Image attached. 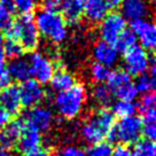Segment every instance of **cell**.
I'll list each match as a JSON object with an SVG mask.
<instances>
[{
	"instance_id": "1",
	"label": "cell",
	"mask_w": 156,
	"mask_h": 156,
	"mask_svg": "<svg viewBox=\"0 0 156 156\" xmlns=\"http://www.w3.org/2000/svg\"><path fill=\"white\" fill-rule=\"evenodd\" d=\"M115 124V115L107 108H100L88 117L84 123L80 133L85 141L90 145H94L103 141L107 138Z\"/></svg>"
},
{
	"instance_id": "2",
	"label": "cell",
	"mask_w": 156,
	"mask_h": 156,
	"mask_svg": "<svg viewBox=\"0 0 156 156\" xmlns=\"http://www.w3.org/2000/svg\"><path fill=\"white\" fill-rule=\"evenodd\" d=\"M86 88L83 84H75L67 91L58 92L54 99V105L60 116L66 119H73L82 112L86 102Z\"/></svg>"
},
{
	"instance_id": "3",
	"label": "cell",
	"mask_w": 156,
	"mask_h": 156,
	"mask_svg": "<svg viewBox=\"0 0 156 156\" xmlns=\"http://www.w3.org/2000/svg\"><path fill=\"white\" fill-rule=\"evenodd\" d=\"M34 23L39 34L54 44H60L64 41V39L68 36L67 22L58 12L39 10L36 15Z\"/></svg>"
},
{
	"instance_id": "4",
	"label": "cell",
	"mask_w": 156,
	"mask_h": 156,
	"mask_svg": "<svg viewBox=\"0 0 156 156\" xmlns=\"http://www.w3.org/2000/svg\"><path fill=\"white\" fill-rule=\"evenodd\" d=\"M8 39L19 40L24 51H34L40 43V34L31 15H21L6 30Z\"/></svg>"
},
{
	"instance_id": "5",
	"label": "cell",
	"mask_w": 156,
	"mask_h": 156,
	"mask_svg": "<svg viewBox=\"0 0 156 156\" xmlns=\"http://www.w3.org/2000/svg\"><path fill=\"white\" fill-rule=\"evenodd\" d=\"M142 136V123L140 117L129 116L121 118L119 122L114 124L108 133L107 139L110 142H121V145H134Z\"/></svg>"
},
{
	"instance_id": "6",
	"label": "cell",
	"mask_w": 156,
	"mask_h": 156,
	"mask_svg": "<svg viewBox=\"0 0 156 156\" xmlns=\"http://www.w3.org/2000/svg\"><path fill=\"white\" fill-rule=\"evenodd\" d=\"M107 82V86L112 91V95L118 98V100L133 101L139 94L134 82L132 80L131 75L127 73L125 70L112 71Z\"/></svg>"
},
{
	"instance_id": "7",
	"label": "cell",
	"mask_w": 156,
	"mask_h": 156,
	"mask_svg": "<svg viewBox=\"0 0 156 156\" xmlns=\"http://www.w3.org/2000/svg\"><path fill=\"white\" fill-rule=\"evenodd\" d=\"M54 121V116L52 110L44 106H36L29 108L25 112L23 123L27 129L37 131L39 133L48 131Z\"/></svg>"
},
{
	"instance_id": "8",
	"label": "cell",
	"mask_w": 156,
	"mask_h": 156,
	"mask_svg": "<svg viewBox=\"0 0 156 156\" xmlns=\"http://www.w3.org/2000/svg\"><path fill=\"white\" fill-rule=\"evenodd\" d=\"M126 29V20L119 13H109L100 22L99 34L103 41L115 45L118 37Z\"/></svg>"
},
{
	"instance_id": "9",
	"label": "cell",
	"mask_w": 156,
	"mask_h": 156,
	"mask_svg": "<svg viewBox=\"0 0 156 156\" xmlns=\"http://www.w3.org/2000/svg\"><path fill=\"white\" fill-rule=\"evenodd\" d=\"M30 76L34 77L40 84H47L51 82L55 71L52 60L40 52H34L29 58Z\"/></svg>"
},
{
	"instance_id": "10",
	"label": "cell",
	"mask_w": 156,
	"mask_h": 156,
	"mask_svg": "<svg viewBox=\"0 0 156 156\" xmlns=\"http://www.w3.org/2000/svg\"><path fill=\"white\" fill-rule=\"evenodd\" d=\"M124 66L125 71L130 75L140 76L145 73L149 67V58L146 49L139 45H134L124 52Z\"/></svg>"
},
{
	"instance_id": "11",
	"label": "cell",
	"mask_w": 156,
	"mask_h": 156,
	"mask_svg": "<svg viewBox=\"0 0 156 156\" xmlns=\"http://www.w3.org/2000/svg\"><path fill=\"white\" fill-rule=\"evenodd\" d=\"M19 91L22 106L27 108L39 106L46 97V91L43 87V84L38 83L34 79H30V78L28 80L21 83Z\"/></svg>"
},
{
	"instance_id": "12",
	"label": "cell",
	"mask_w": 156,
	"mask_h": 156,
	"mask_svg": "<svg viewBox=\"0 0 156 156\" xmlns=\"http://www.w3.org/2000/svg\"><path fill=\"white\" fill-rule=\"evenodd\" d=\"M131 30L139 38L142 48L156 52V23L146 20L133 21L131 22Z\"/></svg>"
},
{
	"instance_id": "13",
	"label": "cell",
	"mask_w": 156,
	"mask_h": 156,
	"mask_svg": "<svg viewBox=\"0 0 156 156\" xmlns=\"http://www.w3.org/2000/svg\"><path fill=\"white\" fill-rule=\"evenodd\" d=\"M25 125L23 121H10L2 130L0 131V149H8L12 151L17 142L21 134L23 133Z\"/></svg>"
},
{
	"instance_id": "14",
	"label": "cell",
	"mask_w": 156,
	"mask_h": 156,
	"mask_svg": "<svg viewBox=\"0 0 156 156\" xmlns=\"http://www.w3.org/2000/svg\"><path fill=\"white\" fill-rule=\"evenodd\" d=\"M93 58L97 63L110 68L118 60V51L114 45L100 40L93 47Z\"/></svg>"
},
{
	"instance_id": "15",
	"label": "cell",
	"mask_w": 156,
	"mask_h": 156,
	"mask_svg": "<svg viewBox=\"0 0 156 156\" xmlns=\"http://www.w3.org/2000/svg\"><path fill=\"white\" fill-rule=\"evenodd\" d=\"M121 6L123 17L131 22L144 20L149 14V7L146 0H123Z\"/></svg>"
},
{
	"instance_id": "16",
	"label": "cell",
	"mask_w": 156,
	"mask_h": 156,
	"mask_svg": "<svg viewBox=\"0 0 156 156\" xmlns=\"http://www.w3.org/2000/svg\"><path fill=\"white\" fill-rule=\"evenodd\" d=\"M0 105L10 115H17L21 112L22 102L17 86L10 85L0 92Z\"/></svg>"
},
{
	"instance_id": "17",
	"label": "cell",
	"mask_w": 156,
	"mask_h": 156,
	"mask_svg": "<svg viewBox=\"0 0 156 156\" xmlns=\"http://www.w3.org/2000/svg\"><path fill=\"white\" fill-rule=\"evenodd\" d=\"M84 16L92 23H100L109 12L107 0H83Z\"/></svg>"
},
{
	"instance_id": "18",
	"label": "cell",
	"mask_w": 156,
	"mask_h": 156,
	"mask_svg": "<svg viewBox=\"0 0 156 156\" xmlns=\"http://www.w3.org/2000/svg\"><path fill=\"white\" fill-rule=\"evenodd\" d=\"M60 10L62 13L66 22L75 24L84 15V2L83 0H63L61 2Z\"/></svg>"
},
{
	"instance_id": "19",
	"label": "cell",
	"mask_w": 156,
	"mask_h": 156,
	"mask_svg": "<svg viewBox=\"0 0 156 156\" xmlns=\"http://www.w3.org/2000/svg\"><path fill=\"white\" fill-rule=\"evenodd\" d=\"M49 83H51V86L54 91H56L58 93L73 87L76 84V79H75L73 73H69L68 70H66L63 67H60V68L55 69L53 77H52Z\"/></svg>"
},
{
	"instance_id": "20",
	"label": "cell",
	"mask_w": 156,
	"mask_h": 156,
	"mask_svg": "<svg viewBox=\"0 0 156 156\" xmlns=\"http://www.w3.org/2000/svg\"><path fill=\"white\" fill-rule=\"evenodd\" d=\"M39 146H41V134L39 132L25 127L23 133L20 136L19 142H17L20 151L27 155L30 151L38 148Z\"/></svg>"
},
{
	"instance_id": "21",
	"label": "cell",
	"mask_w": 156,
	"mask_h": 156,
	"mask_svg": "<svg viewBox=\"0 0 156 156\" xmlns=\"http://www.w3.org/2000/svg\"><path fill=\"white\" fill-rule=\"evenodd\" d=\"M7 71L10 75L13 80L23 83L30 78V67L29 61L24 58H14L10 61Z\"/></svg>"
},
{
	"instance_id": "22",
	"label": "cell",
	"mask_w": 156,
	"mask_h": 156,
	"mask_svg": "<svg viewBox=\"0 0 156 156\" xmlns=\"http://www.w3.org/2000/svg\"><path fill=\"white\" fill-rule=\"evenodd\" d=\"M15 6L13 0H0V30H6L13 24Z\"/></svg>"
},
{
	"instance_id": "23",
	"label": "cell",
	"mask_w": 156,
	"mask_h": 156,
	"mask_svg": "<svg viewBox=\"0 0 156 156\" xmlns=\"http://www.w3.org/2000/svg\"><path fill=\"white\" fill-rule=\"evenodd\" d=\"M141 123L142 134H145L146 139L156 142V109L145 112Z\"/></svg>"
},
{
	"instance_id": "24",
	"label": "cell",
	"mask_w": 156,
	"mask_h": 156,
	"mask_svg": "<svg viewBox=\"0 0 156 156\" xmlns=\"http://www.w3.org/2000/svg\"><path fill=\"white\" fill-rule=\"evenodd\" d=\"M93 98L98 105H100L102 108H106L112 102L114 95L107 85L99 84L93 90Z\"/></svg>"
},
{
	"instance_id": "25",
	"label": "cell",
	"mask_w": 156,
	"mask_h": 156,
	"mask_svg": "<svg viewBox=\"0 0 156 156\" xmlns=\"http://www.w3.org/2000/svg\"><path fill=\"white\" fill-rule=\"evenodd\" d=\"M136 112V105L133 101L118 100L112 106V114L119 118L133 116Z\"/></svg>"
},
{
	"instance_id": "26",
	"label": "cell",
	"mask_w": 156,
	"mask_h": 156,
	"mask_svg": "<svg viewBox=\"0 0 156 156\" xmlns=\"http://www.w3.org/2000/svg\"><path fill=\"white\" fill-rule=\"evenodd\" d=\"M134 45H136V36L132 30L125 29L123 31L121 36L118 37L117 41L115 43V47L118 52H126L127 49H130L131 47H133Z\"/></svg>"
},
{
	"instance_id": "27",
	"label": "cell",
	"mask_w": 156,
	"mask_h": 156,
	"mask_svg": "<svg viewBox=\"0 0 156 156\" xmlns=\"http://www.w3.org/2000/svg\"><path fill=\"white\" fill-rule=\"evenodd\" d=\"M4 54H5L6 58H9L10 60H14V58H22L24 48L22 47V45L19 40L16 39H6V41L4 43V45L1 46Z\"/></svg>"
},
{
	"instance_id": "28",
	"label": "cell",
	"mask_w": 156,
	"mask_h": 156,
	"mask_svg": "<svg viewBox=\"0 0 156 156\" xmlns=\"http://www.w3.org/2000/svg\"><path fill=\"white\" fill-rule=\"evenodd\" d=\"M134 156H156V142L148 139H140L134 144Z\"/></svg>"
},
{
	"instance_id": "29",
	"label": "cell",
	"mask_w": 156,
	"mask_h": 156,
	"mask_svg": "<svg viewBox=\"0 0 156 156\" xmlns=\"http://www.w3.org/2000/svg\"><path fill=\"white\" fill-rule=\"evenodd\" d=\"M110 69L106 67V66H102L100 63H93L92 67H91V76H92V79L94 82H97L99 84H102L105 82H107L109 76H110Z\"/></svg>"
},
{
	"instance_id": "30",
	"label": "cell",
	"mask_w": 156,
	"mask_h": 156,
	"mask_svg": "<svg viewBox=\"0 0 156 156\" xmlns=\"http://www.w3.org/2000/svg\"><path fill=\"white\" fill-rule=\"evenodd\" d=\"M112 147L109 142H98L91 145L86 151V156H112Z\"/></svg>"
},
{
	"instance_id": "31",
	"label": "cell",
	"mask_w": 156,
	"mask_h": 156,
	"mask_svg": "<svg viewBox=\"0 0 156 156\" xmlns=\"http://www.w3.org/2000/svg\"><path fill=\"white\" fill-rule=\"evenodd\" d=\"M40 0H13L15 10H17L21 15H31Z\"/></svg>"
},
{
	"instance_id": "32",
	"label": "cell",
	"mask_w": 156,
	"mask_h": 156,
	"mask_svg": "<svg viewBox=\"0 0 156 156\" xmlns=\"http://www.w3.org/2000/svg\"><path fill=\"white\" fill-rule=\"evenodd\" d=\"M139 108L141 112H148L151 109H156V92H147L140 100Z\"/></svg>"
},
{
	"instance_id": "33",
	"label": "cell",
	"mask_w": 156,
	"mask_h": 156,
	"mask_svg": "<svg viewBox=\"0 0 156 156\" xmlns=\"http://www.w3.org/2000/svg\"><path fill=\"white\" fill-rule=\"evenodd\" d=\"M56 156H86V151L80 147L69 145L58 149Z\"/></svg>"
},
{
	"instance_id": "34",
	"label": "cell",
	"mask_w": 156,
	"mask_h": 156,
	"mask_svg": "<svg viewBox=\"0 0 156 156\" xmlns=\"http://www.w3.org/2000/svg\"><path fill=\"white\" fill-rule=\"evenodd\" d=\"M138 93H147L151 90V83L149 76H147L145 73H142L140 76H138V79L134 83Z\"/></svg>"
},
{
	"instance_id": "35",
	"label": "cell",
	"mask_w": 156,
	"mask_h": 156,
	"mask_svg": "<svg viewBox=\"0 0 156 156\" xmlns=\"http://www.w3.org/2000/svg\"><path fill=\"white\" fill-rule=\"evenodd\" d=\"M62 0H41L43 9L49 12H58Z\"/></svg>"
},
{
	"instance_id": "36",
	"label": "cell",
	"mask_w": 156,
	"mask_h": 156,
	"mask_svg": "<svg viewBox=\"0 0 156 156\" xmlns=\"http://www.w3.org/2000/svg\"><path fill=\"white\" fill-rule=\"evenodd\" d=\"M112 156H134L133 151L125 145H118V146L112 149Z\"/></svg>"
},
{
	"instance_id": "37",
	"label": "cell",
	"mask_w": 156,
	"mask_h": 156,
	"mask_svg": "<svg viewBox=\"0 0 156 156\" xmlns=\"http://www.w3.org/2000/svg\"><path fill=\"white\" fill-rule=\"evenodd\" d=\"M25 156H52V154H51L48 148L39 146L38 148H36L32 151H30L29 154H27Z\"/></svg>"
},
{
	"instance_id": "38",
	"label": "cell",
	"mask_w": 156,
	"mask_h": 156,
	"mask_svg": "<svg viewBox=\"0 0 156 156\" xmlns=\"http://www.w3.org/2000/svg\"><path fill=\"white\" fill-rule=\"evenodd\" d=\"M10 115L9 112H7L2 107H0V129L5 127L8 123L10 122Z\"/></svg>"
},
{
	"instance_id": "39",
	"label": "cell",
	"mask_w": 156,
	"mask_h": 156,
	"mask_svg": "<svg viewBox=\"0 0 156 156\" xmlns=\"http://www.w3.org/2000/svg\"><path fill=\"white\" fill-rule=\"evenodd\" d=\"M12 82H13V79L10 77V75L8 73V71H6L1 77H0V88H6L12 85Z\"/></svg>"
},
{
	"instance_id": "40",
	"label": "cell",
	"mask_w": 156,
	"mask_h": 156,
	"mask_svg": "<svg viewBox=\"0 0 156 156\" xmlns=\"http://www.w3.org/2000/svg\"><path fill=\"white\" fill-rule=\"evenodd\" d=\"M5 60H6V56H5V54H4L2 47H1V45H0V77L7 71V67H6Z\"/></svg>"
},
{
	"instance_id": "41",
	"label": "cell",
	"mask_w": 156,
	"mask_h": 156,
	"mask_svg": "<svg viewBox=\"0 0 156 156\" xmlns=\"http://www.w3.org/2000/svg\"><path fill=\"white\" fill-rule=\"evenodd\" d=\"M149 78H151V90H154V92H156V62L151 66Z\"/></svg>"
},
{
	"instance_id": "42",
	"label": "cell",
	"mask_w": 156,
	"mask_h": 156,
	"mask_svg": "<svg viewBox=\"0 0 156 156\" xmlns=\"http://www.w3.org/2000/svg\"><path fill=\"white\" fill-rule=\"evenodd\" d=\"M108 5H109V8H112V9H115L117 7H119V6L122 5L123 0H107Z\"/></svg>"
},
{
	"instance_id": "43",
	"label": "cell",
	"mask_w": 156,
	"mask_h": 156,
	"mask_svg": "<svg viewBox=\"0 0 156 156\" xmlns=\"http://www.w3.org/2000/svg\"><path fill=\"white\" fill-rule=\"evenodd\" d=\"M0 156H16L12 151L8 149H0Z\"/></svg>"
},
{
	"instance_id": "44",
	"label": "cell",
	"mask_w": 156,
	"mask_h": 156,
	"mask_svg": "<svg viewBox=\"0 0 156 156\" xmlns=\"http://www.w3.org/2000/svg\"><path fill=\"white\" fill-rule=\"evenodd\" d=\"M0 44H1V38H0Z\"/></svg>"
}]
</instances>
